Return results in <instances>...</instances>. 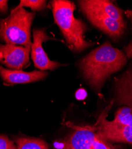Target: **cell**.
I'll return each mask as SVG.
<instances>
[{"mask_svg":"<svg viewBox=\"0 0 132 149\" xmlns=\"http://www.w3.org/2000/svg\"><path fill=\"white\" fill-rule=\"evenodd\" d=\"M29 7L33 11H41L46 8V1L42 0H23L16 8Z\"/></svg>","mask_w":132,"mask_h":149,"instance_id":"cell-13","label":"cell"},{"mask_svg":"<svg viewBox=\"0 0 132 149\" xmlns=\"http://www.w3.org/2000/svg\"><path fill=\"white\" fill-rule=\"evenodd\" d=\"M125 15L130 20V21L132 22V10H126L125 11Z\"/></svg>","mask_w":132,"mask_h":149,"instance_id":"cell-18","label":"cell"},{"mask_svg":"<svg viewBox=\"0 0 132 149\" xmlns=\"http://www.w3.org/2000/svg\"><path fill=\"white\" fill-rule=\"evenodd\" d=\"M126 56L118 48L105 41L96 48L80 61L83 77L89 85L99 92L111 74L120 70L126 64Z\"/></svg>","mask_w":132,"mask_h":149,"instance_id":"cell-1","label":"cell"},{"mask_svg":"<svg viewBox=\"0 0 132 149\" xmlns=\"http://www.w3.org/2000/svg\"><path fill=\"white\" fill-rule=\"evenodd\" d=\"M92 148L93 149H120L119 146L111 144L109 141L101 138L96 133Z\"/></svg>","mask_w":132,"mask_h":149,"instance_id":"cell-14","label":"cell"},{"mask_svg":"<svg viewBox=\"0 0 132 149\" xmlns=\"http://www.w3.org/2000/svg\"><path fill=\"white\" fill-rule=\"evenodd\" d=\"M82 2L88 7L98 11L119 22L126 23L123 15V11L111 1L102 0H85L82 1Z\"/></svg>","mask_w":132,"mask_h":149,"instance_id":"cell-11","label":"cell"},{"mask_svg":"<svg viewBox=\"0 0 132 149\" xmlns=\"http://www.w3.org/2000/svg\"><path fill=\"white\" fill-rule=\"evenodd\" d=\"M8 10V1L7 0H0V12L6 14Z\"/></svg>","mask_w":132,"mask_h":149,"instance_id":"cell-17","label":"cell"},{"mask_svg":"<svg viewBox=\"0 0 132 149\" xmlns=\"http://www.w3.org/2000/svg\"><path fill=\"white\" fill-rule=\"evenodd\" d=\"M95 133V127H78L62 143L55 145V149H90Z\"/></svg>","mask_w":132,"mask_h":149,"instance_id":"cell-8","label":"cell"},{"mask_svg":"<svg viewBox=\"0 0 132 149\" xmlns=\"http://www.w3.org/2000/svg\"><path fill=\"white\" fill-rule=\"evenodd\" d=\"M15 140L17 149H49L47 143L42 139L18 136Z\"/></svg>","mask_w":132,"mask_h":149,"instance_id":"cell-12","label":"cell"},{"mask_svg":"<svg viewBox=\"0 0 132 149\" xmlns=\"http://www.w3.org/2000/svg\"><path fill=\"white\" fill-rule=\"evenodd\" d=\"M48 74V72L45 71L34 70L26 72L21 70L6 69L0 65V77L4 84L7 85L28 84L39 81L45 79Z\"/></svg>","mask_w":132,"mask_h":149,"instance_id":"cell-9","label":"cell"},{"mask_svg":"<svg viewBox=\"0 0 132 149\" xmlns=\"http://www.w3.org/2000/svg\"><path fill=\"white\" fill-rule=\"evenodd\" d=\"M90 149H93V148H92V147H91V148Z\"/></svg>","mask_w":132,"mask_h":149,"instance_id":"cell-19","label":"cell"},{"mask_svg":"<svg viewBox=\"0 0 132 149\" xmlns=\"http://www.w3.org/2000/svg\"><path fill=\"white\" fill-rule=\"evenodd\" d=\"M30 51L23 46L0 43V65L12 70L25 69L29 65Z\"/></svg>","mask_w":132,"mask_h":149,"instance_id":"cell-7","label":"cell"},{"mask_svg":"<svg viewBox=\"0 0 132 149\" xmlns=\"http://www.w3.org/2000/svg\"><path fill=\"white\" fill-rule=\"evenodd\" d=\"M131 23L132 24V22H131ZM124 50L126 53V56L128 58L132 59V40L127 45L124 47Z\"/></svg>","mask_w":132,"mask_h":149,"instance_id":"cell-16","label":"cell"},{"mask_svg":"<svg viewBox=\"0 0 132 149\" xmlns=\"http://www.w3.org/2000/svg\"><path fill=\"white\" fill-rule=\"evenodd\" d=\"M54 18L61 30L70 50L79 53L94 45L85 40L87 26L82 20L75 18L74 3L66 0L51 1Z\"/></svg>","mask_w":132,"mask_h":149,"instance_id":"cell-2","label":"cell"},{"mask_svg":"<svg viewBox=\"0 0 132 149\" xmlns=\"http://www.w3.org/2000/svg\"><path fill=\"white\" fill-rule=\"evenodd\" d=\"M115 101L117 104L132 109V65L114 79Z\"/></svg>","mask_w":132,"mask_h":149,"instance_id":"cell-10","label":"cell"},{"mask_svg":"<svg viewBox=\"0 0 132 149\" xmlns=\"http://www.w3.org/2000/svg\"><path fill=\"white\" fill-rule=\"evenodd\" d=\"M0 149H17V146L7 135H0Z\"/></svg>","mask_w":132,"mask_h":149,"instance_id":"cell-15","label":"cell"},{"mask_svg":"<svg viewBox=\"0 0 132 149\" xmlns=\"http://www.w3.org/2000/svg\"><path fill=\"white\" fill-rule=\"evenodd\" d=\"M33 42L31 47V56L35 66L42 71L53 70L59 67L66 66L57 61L51 60L45 52L42 43L50 40H55L48 35L44 29H34L33 31Z\"/></svg>","mask_w":132,"mask_h":149,"instance_id":"cell-6","label":"cell"},{"mask_svg":"<svg viewBox=\"0 0 132 149\" xmlns=\"http://www.w3.org/2000/svg\"><path fill=\"white\" fill-rule=\"evenodd\" d=\"M111 106L106 107L96 125V134L109 141L122 142L132 146V109L123 106L119 108L111 121L106 119Z\"/></svg>","mask_w":132,"mask_h":149,"instance_id":"cell-4","label":"cell"},{"mask_svg":"<svg viewBox=\"0 0 132 149\" xmlns=\"http://www.w3.org/2000/svg\"><path fill=\"white\" fill-rule=\"evenodd\" d=\"M35 16L23 8L13 9L9 16L0 20V42L31 49L30 27Z\"/></svg>","mask_w":132,"mask_h":149,"instance_id":"cell-3","label":"cell"},{"mask_svg":"<svg viewBox=\"0 0 132 149\" xmlns=\"http://www.w3.org/2000/svg\"><path fill=\"white\" fill-rule=\"evenodd\" d=\"M78 3L82 13L93 25L109 35L111 38L114 41L118 40L124 34L126 27V23L119 22L88 7L82 1H79Z\"/></svg>","mask_w":132,"mask_h":149,"instance_id":"cell-5","label":"cell"}]
</instances>
